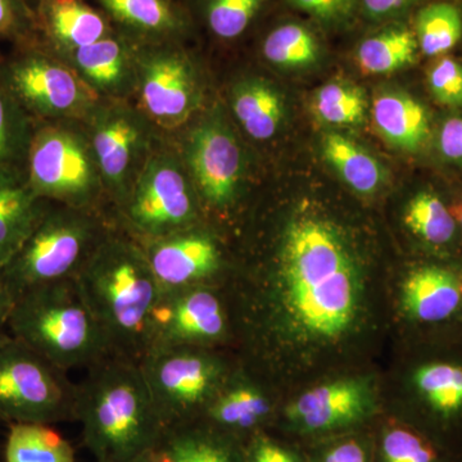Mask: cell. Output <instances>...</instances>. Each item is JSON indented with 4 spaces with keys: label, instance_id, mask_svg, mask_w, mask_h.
I'll use <instances>...</instances> for the list:
<instances>
[{
    "label": "cell",
    "instance_id": "1",
    "mask_svg": "<svg viewBox=\"0 0 462 462\" xmlns=\"http://www.w3.org/2000/svg\"><path fill=\"white\" fill-rule=\"evenodd\" d=\"M278 282L285 311L319 339L339 338L360 305V270L336 225L300 216L285 227L278 252Z\"/></svg>",
    "mask_w": 462,
    "mask_h": 462
},
{
    "label": "cell",
    "instance_id": "2",
    "mask_svg": "<svg viewBox=\"0 0 462 462\" xmlns=\"http://www.w3.org/2000/svg\"><path fill=\"white\" fill-rule=\"evenodd\" d=\"M75 281L112 357L139 364L145 354L149 316L161 293L141 242L115 223Z\"/></svg>",
    "mask_w": 462,
    "mask_h": 462
},
{
    "label": "cell",
    "instance_id": "3",
    "mask_svg": "<svg viewBox=\"0 0 462 462\" xmlns=\"http://www.w3.org/2000/svg\"><path fill=\"white\" fill-rule=\"evenodd\" d=\"M75 421L97 462H132L166 433L138 363L108 357L76 384Z\"/></svg>",
    "mask_w": 462,
    "mask_h": 462
},
{
    "label": "cell",
    "instance_id": "4",
    "mask_svg": "<svg viewBox=\"0 0 462 462\" xmlns=\"http://www.w3.org/2000/svg\"><path fill=\"white\" fill-rule=\"evenodd\" d=\"M8 331L66 373L112 357L75 279L32 288L14 298Z\"/></svg>",
    "mask_w": 462,
    "mask_h": 462
},
{
    "label": "cell",
    "instance_id": "5",
    "mask_svg": "<svg viewBox=\"0 0 462 462\" xmlns=\"http://www.w3.org/2000/svg\"><path fill=\"white\" fill-rule=\"evenodd\" d=\"M109 212L53 203L25 245L2 270L14 298L30 289L75 279L114 226Z\"/></svg>",
    "mask_w": 462,
    "mask_h": 462
},
{
    "label": "cell",
    "instance_id": "6",
    "mask_svg": "<svg viewBox=\"0 0 462 462\" xmlns=\"http://www.w3.org/2000/svg\"><path fill=\"white\" fill-rule=\"evenodd\" d=\"M26 172L32 189L42 199L72 208L112 214L81 120L36 123Z\"/></svg>",
    "mask_w": 462,
    "mask_h": 462
},
{
    "label": "cell",
    "instance_id": "7",
    "mask_svg": "<svg viewBox=\"0 0 462 462\" xmlns=\"http://www.w3.org/2000/svg\"><path fill=\"white\" fill-rule=\"evenodd\" d=\"M169 136L205 214H226L238 205L247 187L249 161L238 129L223 106L209 105Z\"/></svg>",
    "mask_w": 462,
    "mask_h": 462
},
{
    "label": "cell",
    "instance_id": "8",
    "mask_svg": "<svg viewBox=\"0 0 462 462\" xmlns=\"http://www.w3.org/2000/svg\"><path fill=\"white\" fill-rule=\"evenodd\" d=\"M134 58L133 102L166 135L208 107L205 72L185 42H134Z\"/></svg>",
    "mask_w": 462,
    "mask_h": 462
},
{
    "label": "cell",
    "instance_id": "9",
    "mask_svg": "<svg viewBox=\"0 0 462 462\" xmlns=\"http://www.w3.org/2000/svg\"><path fill=\"white\" fill-rule=\"evenodd\" d=\"M180 154L169 135L149 157L116 223L139 242L161 238L205 220Z\"/></svg>",
    "mask_w": 462,
    "mask_h": 462
},
{
    "label": "cell",
    "instance_id": "10",
    "mask_svg": "<svg viewBox=\"0 0 462 462\" xmlns=\"http://www.w3.org/2000/svg\"><path fill=\"white\" fill-rule=\"evenodd\" d=\"M83 123L115 217L166 134L126 99L99 98Z\"/></svg>",
    "mask_w": 462,
    "mask_h": 462
},
{
    "label": "cell",
    "instance_id": "11",
    "mask_svg": "<svg viewBox=\"0 0 462 462\" xmlns=\"http://www.w3.org/2000/svg\"><path fill=\"white\" fill-rule=\"evenodd\" d=\"M76 384L14 337L0 345V420L14 424L75 421Z\"/></svg>",
    "mask_w": 462,
    "mask_h": 462
},
{
    "label": "cell",
    "instance_id": "12",
    "mask_svg": "<svg viewBox=\"0 0 462 462\" xmlns=\"http://www.w3.org/2000/svg\"><path fill=\"white\" fill-rule=\"evenodd\" d=\"M0 76L35 123L83 121L99 100L65 60L39 42L0 56Z\"/></svg>",
    "mask_w": 462,
    "mask_h": 462
},
{
    "label": "cell",
    "instance_id": "13",
    "mask_svg": "<svg viewBox=\"0 0 462 462\" xmlns=\"http://www.w3.org/2000/svg\"><path fill=\"white\" fill-rule=\"evenodd\" d=\"M139 366L166 430L202 418L227 379L223 361L199 346L148 352Z\"/></svg>",
    "mask_w": 462,
    "mask_h": 462
},
{
    "label": "cell",
    "instance_id": "14",
    "mask_svg": "<svg viewBox=\"0 0 462 462\" xmlns=\"http://www.w3.org/2000/svg\"><path fill=\"white\" fill-rule=\"evenodd\" d=\"M229 329L226 306L212 285L161 291L149 316L144 355L175 346L209 348Z\"/></svg>",
    "mask_w": 462,
    "mask_h": 462
},
{
    "label": "cell",
    "instance_id": "15",
    "mask_svg": "<svg viewBox=\"0 0 462 462\" xmlns=\"http://www.w3.org/2000/svg\"><path fill=\"white\" fill-rule=\"evenodd\" d=\"M141 245L161 291L212 285L224 269L223 245L205 220Z\"/></svg>",
    "mask_w": 462,
    "mask_h": 462
},
{
    "label": "cell",
    "instance_id": "16",
    "mask_svg": "<svg viewBox=\"0 0 462 462\" xmlns=\"http://www.w3.org/2000/svg\"><path fill=\"white\" fill-rule=\"evenodd\" d=\"M71 67L99 98L133 100L134 42L117 32L98 42L57 56Z\"/></svg>",
    "mask_w": 462,
    "mask_h": 462
},
{
    "label": "cell",
    "instance_id": "17",
    "mask_svg": "<svg viewBox=\"0 0 462 462\" xmlns=\"http://www.w3.org/2000/svg\"><path fill=\"white\" fill-rule=\"evenodd\" d=\"M114 29L139 44L187 42L191 20L178 0H88Z\"/></svg>",
    "mask_w": 462,
    "mask_h": 462
},
{
    "label": "cell",
    "instance_id": "18",
    "mask_svg": "<svg viewBox=\"0 0 462 462\" xmlns=\"http://www.w3.org/2000/svg\"><path fill=\"white\" fill-rule=\"evenodd\" d=\"M38 41L56 56L88 47L116 30L108 18L88 0H38Z\"/></svg>",
    "mask_w": 462,
    "mask_h": 462
},
{
    "label": "cell",
    "instance_id": "19",
    "mask_svg": "<svg viewBox=\"0 0 462 462\" xmlns=\"http://www.w3.org/2000/svg\"><path fill=\"white\" fill-rule=\"evenodd\" d=\"M372 409L366 385L356 380H338L302 394L288 407L287 416L300 430L322 433L363 420Z\"/></svg>",
    "mask_w": 462,
    "mask_h": 462
},
{
    "label": "cell",
    "instance_id": "20",
    "mask_svg": "<svg viewBox=\"0 0 462 462\" xmlns=\"http://www.w3.org/2000/svg\"><path fill=\"white\" fill-rule=\"evenodd\" d=\"M231 121L243 135L254 143L272 141L285 120V100L281 90L260 75L234 79L227 90Z\"/></svg>",
    "mask_w": 462,
    "mask_h": 462
},
{
    "label": "cell",
    "instance_id": "21",
    "mask_svg": "<svg viewBox=\"0 0 462 462\" xmlns=\"http://www.w3.org/2000/svg\"><path fill=\"white\" fill-rule=\"evenodd\" d=\"M51 205L32 189L26 170L0 171V270L25 245Z\"/></svg>",
    "mask_w": 462,
    "mask_h": 462
},
{
    "label": "cell",
    "instance_id": "22",
    "mask_svg": "<svg viewBox=\"0 0 462 462\" xmlns=\"http://www.w3.org/2000/svg\"><path fill=\"white\" fill-rule=\"evenodd\" d=\"M461 303L462 275L454 270L422 266L410 273L403 282V309L415 320H446Z\"/></svg>",
    "mask_w": 462,
    "mask_h": 462
},
{
    "label": "cell",
    "instance_id": "23",
    "mask_svg": "<svg viewBox=\"0 0 462 462\" xmlns=\"http://www.w3.org/2000/svg\"><path fill=\"white\" fill-rule=\"evenodd\" d=\"M372 115L380 135L401 151H420L430 139L428 109L406 91L380 90L374 97Z\"/></svg>",
    "mask_w": 462,
    "mask_h": 462
},
{
    "label": "cell",
    "instance_id": "24",
    "mask_svg": "<svg viewBox=\"0 0 462 462\" xmlns=\"http://www.w3.org/2000/svg\"><path fill=\"white\" fill-rule=\"evenodd\" d=\"M227 379L200 420L234 438L252 433L272 412L269 397L248 379Z\"/></svg>",
    "mask_w": 462,
    "mask_h": 462
},
{
    "label": "cell",
    "instance_id": "25",
    "mask_svg": "<svg viewBox=\"0 0 462 462\" xmlns=\"http://www.w3.org/2000/svg\"><path fill=\"white\" fill-rule=\"evenodd\" d=\"M161 446L173 462H245L236 438L200 419L166 430Z\"/></svg>",
    "mask_w": 462,
    "mask_h": 462
},
{
    "label": "cell",
    "instance_id": "26",
    "mask_svg": "<svg viewBox=\"0 0 462 462\" xmlns=\"http://www.w3.org/2000/svg\"><path fill=\"white\" fill-rule=\"evenodd\" d=\"M322 156L346 185L361 196L378 191L385 181V170L375 157L348 136L325 134Z\"/></svg>",
    "mask_w": 462,
    "mask_h": 462
},
{
    "label": "cell",
    "instance_id": "27",
    "mask_svg": "<svg viewBox=\"0 0 462 462\" xmlns=\"http://www.w3.org/2000/svg\"><path fill=\"white\" fill-rule=\"evenodd\" d=\"M415 32L404 25H392L358 45L356 60L367 75H391L412 66L418 60Z\"/></svg>",
    "mask_w": 462,
    "mask_h": 462
},
{
    "label": "cell",
    "instance_id": "28",
    "mask_svg": "<svg viewBox=\"0 0 462 462\" xmlns=\"http://www.w3.org/2000/svg\"><path fill=\"white\" fill-rule=\"evenodd\" d=\"M5 462H76L69 440L48 424L9 425Z\"/></svg>",
    "mask_w": 462,
    "mask_h": 462
},
{
    "label": "cell",
    "instance_id": "29",
    "mask_svg": "<svg viewBox=\"0 0 462 462\" xmlns=\"http://www.w3.org/2000/svg\"><path fill=\"white\" fill-rule=\"evenodd\" d=\"M310 108L325 126L355 127L366 120L369 99L363 88L351 81H329L315 91Z\"/></svg>",
    "mask_w": 462,
    "mask_h": 462
},
{
    "label": "cell",
    "instance_id": "30",
    "mask_svg": "<svg viewBox=\"0 0 462 462\" xmlns=\"http://www.w3.org/2000/svg\"><path fill=\"white\" fill-rule=\"evenodd\" d=\"M35 124L0 76V171L26 170Z\"/></svg>",
    "mask_w": 462,
    "mask_h": 462
},
{
    "label": "cell",
    "instance_id": "31",
    "mask_svg": "<svg viewBox=\"0 0 462 462\" xmlns=\"http://www.w3.org/2000/svg\"><path fill=\"white\" fill-rule=\"evenodd\" d=\"M267 63L279 69H307L320 58V42L300 23H284L267 33L261 45Z\"/></svg>",
    "mask_w": 462,
    "mask_h": 462
},
{
    "label": "cell",
    "instance_id": "32",
    "mask_svg": "<svg viewBox=\"0 0 462 462\" xmlns=\"http://www.w3.org/2000/svg\"><path fill=\"white\" fill-rule=\"evenodd\" d=\"M419 51L428 57H442L462 39V12L454 3L425 5L415 20Z\"/></svg>",
    "mask_w": 462,
    "mask_h": 462
},
{
    "label": "cell",
    "instance_id": "33",
    "mask_svg": "<svg viewBox=\"0 0 462 462\" xmlns=\"http://www.w3.org/2000/svg\"><path fill=\"white\" fill-rule=\"evenodd\" d=\"M403 221L412 234L433 245L451 242L457 225L445 203L431 191L412 197L404 209Z\"/></svg>",
    "mask_w": 462,
    "mask_h": 462
},
{
    "label": "cell",
    "instance_id": "34",
    "mask_svg": "<svg viewBox=\"0 0 462 462\" xmlns=\"http://www.w3.org/2000/svg\"><path fill=\"white\" fill-rule=\"evenodd\" d=\"M266 0H202L203 23L217 41L239 39L256 18Z\"/></svg>",
    "mask_w": 462,
    "mask_h": 462
},
{
    "label": "cell",
    "instance_id": "35",
    "mask_svg": "<svg viewBox=\"0 0 462 462\" xmlns=\"http://www.w3.org/2000/svg\"><path fill=\"white\" fill-rule=\"evenodd\" d=\"M416 385L438 412L454 413L462 407V367L449 364L422 366L415 375Z\"/></svg>",
    "mask_w": 462,
    "mask_h": 462
},
{
    "label": "cell",
    "instance_id": "36",
    "mask_svg": "<svg viewBox=\"0 0 462 462\" xmlns=\"http://www.w3.org/2000/svg\"><path fill=\"white\" fill-rule=\"evenodd\" d=\"M0 39L14 47L39 42L35 11L27 0H0Z\"/></svg>",
    "mask_w": 462,
    "mask_h": 462
},
{
    "label": "cell",
    "instance_id": "37",
    "mask_svg": "<svg viewBox=\"0 0 462 462\" xmlns=\"http://www.w3.org/2000/svg\"><path fill=\"white\" fill-rule=\"evenodd\" d=\"M428 87L433 98L449 108H462V63L439 57L428 69Z\"/></svg>",
    "mask_w": 462,
    "mask_h": 462
},
{
    "label": "cell",
    "instance_id": "38",
    "mask_svg": "<svg viewBox=\"0 0 462 462\" xmlns=\"http://www.w3.org/2000/svg\"><path fill=\"white\" fill-rule=\"evenodd\" d=\"M384 462H434L436 452L412 431L392 430L385 433L382 443Z\"/></svg>",
    "mask_w": 462,
    "mask_h": 462
},
{
    "label": "cell",
    "instance_id": "39",
    "mask_svg": "<svg viewBox=\"0 0 462 462\" xmlns=\"http://www.w3.org/2000/svg\"><path fill=\"white\" fill-rule=\"evenodd\" d=\"M291 7L328 25L345 23L352 16L357 0H287Z\"/></svg>",
    "mask_w": 462,
    "mask_h": 462
},
{
    "label": "cell",
    "instance_id": "40",
    "mask_svg": "<svg viewBox=\"0 0 462 462\" xmlns=\"http://www.w3.org/2000/svg\"><path fill=\"white\" fill-rule=\"evenodd\" d=\"M245 462H300L284 447L263 434H254L245 448Z\"/></svg>",
    "mask_w": 462,
    "mask_h": 462
},
{
    "label": "cell",
    "instance_id": "41",
    "mask_svg": "<svg viewBox=\"0 0 462 462\" xmlns=\"http://www.w3.org/2000/svg\"><path fill=\"white\" fill-rule=\"evenodd\" d=\"M438 147L447 160L462 162V117L448 118L440 127Z\"/></svg>",
    "mask_w": 462,
    "mask_h": 462
},
{
    "label": "cell",
    "instance_id": "42",
    "mask_svg": "<svg viewBox=\"0 0 462 462\" xmlns=\"http://www.w3.org/2000/svg\"><path fill=\"white\" fill-rule=\"evenodd\" d=\"M365 16L373 21L387 20L403 14L421 0H360Z\"/></svg>",
    "mask_w": 462,
    "mask_h": 462
},
{
    "label": "cell",
    "instance_id": "43",
    "mask_svg": "<svg viewBox=\"0 0 462 462\" xmlns=\"http://www.w3.org/2000/svg\"><path fill=\"white\" fill-rule=\"evenodd\" d=\"M322 462H367L364 447L356 440H346L325 454Z\"/></svg>",
    "mask_w": 462,
    "mask_h": 462
},
{
    "label": "cell",
    "instance_id": "44",
    "mask_svg": "<svg viewBox=\"0 0 462 462\" xmlns=\"http://www.w3.org/2000/svg\"><path fill=\"white\" fill-rule=\"evenodd\" d=\"M14 296L9 291L0 273V345L9 338L8 321L14 307Z\"/></svg>",
    "mask_w": 462,
    "mask_h": 462
},
{
    "label": "cell",
    "instance_id": "45",
    "mask_svg": "<svg viewBox=\"0 0 462 462\" xmlns=\"http://www.w3.org/2000/svg\"><path fill=\"white\" fill-rule=\"evenodd\" d=\"M132 462H173L169 454L165 451L162 446L154 447V448L148 449L143 452L138 457L134 458Z\"/></svg>",
    "mask_w": 462,
    "mask_h": 462
},
{
    "label": "cell",
    "instance_id": "46",
    "mask_svg": "<svg viewBox=\"0 0 462 462\" xmlns=\"http://www.w3.org/2000/svg\"><path fill=\"white\" fill-rule=\"evenodd\" d=\"M449 211L454 215L456 223L460 225L462 230V202L456 203L455 206H452L451 208H449Z\"/></svg>",
    "mask_w": 462,
    "mask_h": 462
}]
</instances>
